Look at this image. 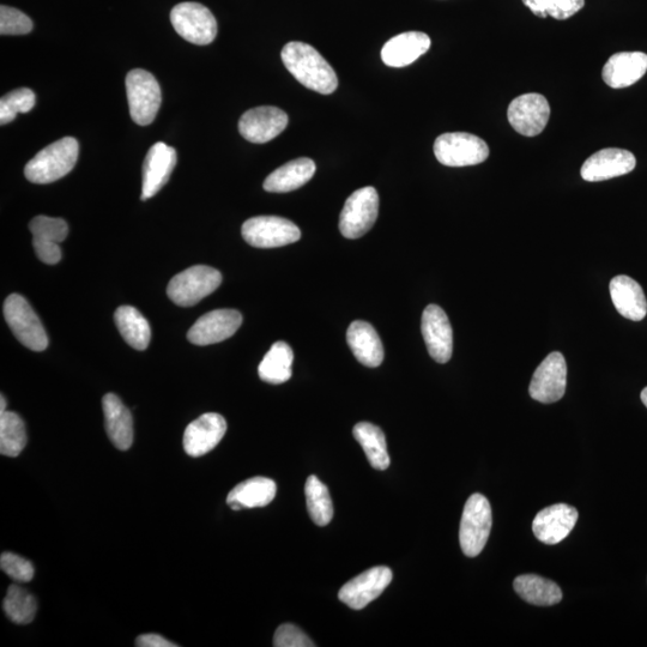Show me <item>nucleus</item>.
<instances>
[{
  "label": "nucleus",
  "mask_w": 647,
  "mask_h": 647,
  "mask_svg": "<svg viewBox=\"0 0 647 647\" xmlns=\"http://www.w3.org/2000/svg\"><path fill=\"white\" fill-rule=\"evenodd\" d=\"M27 445L26 426L20 415L14 411L0 414V453L6 457H17Z\"/></svg>",
  "instance_id": "33"
},
{
  "label": "nucleus",
  "mask_w": 647,
  "mask_h": 647,
  "mask_svg": "<svg viewBox=\"0 0 647 647\" xmlns=\"http://www.w3.org/2000/svg\"><path fill=\"white\" fill-rule=\"evenodd\" d=\"M177 161V151L166 143H156L149 149L143 163L142 201L153 198L168 183Z\"/></svg>",
  "instance_id": "17"
},
{
  "label": "nucleus",
  "mask_w": 647,
  "mask_h": 647,
  "mask_svg": "<svg viewBox=\"0 0 647 647\" xmlns=\"http://www.w3.org/2000/svg\"><path fill=\"white\" fill-rule=\"evenodd\" d=\"M640 397H642V401L647 408V388L642 391V395H640Z\"/></svg>",
  "instance_id": "42"
},
{
  "label": "nucleus",
  "mask_w": 647,
  "mask_h": 647,
  "mask_svg": "<svg viewBox=\"0 0 647 647\" xmlns=\"http://www.w3.org/2000/svg\"><path fill=\"white\" fill-rule=\"evenodd\" d=\"M392 577L389 567H373L344 585L338 597L349 608L364 609L383 594L392 582Z\"/></svg>",
  "instance_id": "13"
},
{
  "label": "nucleus",
  "mask_w": 647,
  "mask_h": 647,
  "mask_svg": "<svg viewBox=\"0 0 647 647\" xmlns=\"http://www.w3.org/2000/svg\"><path fill=\"white\" fill-rule=\"evenodd\" d=\"M276 647H314L316 644L304 632L292 624H284L277 628L274 637Z\"/></svg>",
  "instance_id": "40"
},
{
  "label": "nucleus",
  "mask_w": 647,
  "mask_h": 647,
  "mask_svg": "<svg viewBox=\"0 0 647 647\" xmlns=\"http://www.w3.org/2000/svg\"><path fill=\"white\" fill-rule=\"evenodd\" d=\"M227 432L225 417L216 413L204 414L185 429L184 449L191 457H202L213 451Z\"/></svg>",
  "instance_id": "18"
},
{
  "label": "nucleus",
  "mask_w": 647,
  "mask_h": 647,
  "mask_svg": "<svg viewBox=\"0 0 647 647\" xmlns=\"http://www.w3.org/2000/svg\"><path fill=\"white\" fill-rule=\"evenodd\" d=\"M431 48V38L421 32H407L392 38L383 47V62L391 68L413 64Z\"/></svg>",
  "instance_id": "22"
},
{
  "label": "nucleus",
  "mask_w": 647,
  "mask_h": 647,
  "mask_svg": "<svg viewBox=\"0 0 647 647\" xmlns=\"http://www.w3.org/2000/svg\"><path fill=\"white\" fill-rule=\"evenodd\" d=\"M80 144L76 138L65 137L39 151L24 168V175L33 184L54 183L68 175L76 166Z\"/></svg>",
  "instance_id": "2"
},
{
  "label": "nucleus",
  "mask_w": 647,
  "mask_h": 647,
  "mask_svg": "<svg viewBox=\"0 0 647 647\" xmlns=\"http://www.w3.org/2000/svg\"><path fill=\"white\" fill-rule=\"evenodd\" d=\"M171 22L175 32L191 44L205 46L216 39V18L203 4L186 2L175 5Z\"/></svg>",
  "instance_id": "8"
},
{
  "label": "nucleus",
  "mask_w": 647,
  "mask_h": 647,
  "mask_svg": "<svg viewBox=\"0 0 647 647\" xmlns=\"http://www.w3.org/2000/svg\"><path fill=\"white\" fill-rule=\"evenodd\" d=\"M434 155L447 167L475 166L488 159L489 148L482 138L471 133H444L435 139Z\"/></svg>",
  "instance_id": "5"
},
{
  "label": "nucleus",
  "mask_w": 647,
  "mask_h": 647,
  "mask_svg": "<svg viewBox=\"0 0 647 647\" xmlns=\"http://www.w3.org/2000/svg\"><path fill=\"white\" fill-rule=\"evenodd\" d=\"M293 349L286 342H276L258 367L259 378L269 384H283L292 378Z\"/></svg>",
  "instance_id": "29"
},
{
  "label": "nucleus",
  "mask_w": 647,
  "mask_h": 647,
  "mask_svg": "<svg viewBox=\"0 0 647 647\" xmlns=\"http://www.w3.org/2000/svg\"><path fill=\"white\" fill-rule=\"evenodd\" d=\"M120 335L133 349L145 350L149 347L151 338L150 324L143 314L132 306L119 307L114 313Z\"/></svg>",
  "instance_id": "30"
},
{
  "label": "nucleus",
  "mask_w": 647,
  "mask_h": 647,
  "mask_svg": "<svg viewBox=\"0 0 647 647\" xmlns=\"http://www.w3.org/2000/svg\"><path fill=\"white\" fill-rule=\"evenodd\" d=\"M276 483L266 477H252L241 482L228 494L227 504L233 511L268 506L275 499Z\"/></svg>",
  "instance_id": "26"
},
{
  "label": "nucleus",
  "mask_w": 647,
  "mask_h": 647,
  "mask_svg": "<svg viewBox=\"0 0 647 647\" xmlns=\"http://www.w3.org/2000/svg\"><path fill=\"white\" fill-rule=\"evenodd\" d=\"M138 647H177L159 634H143L136 639Z\"/></svg>",
  "instance_id": "41"
},
{
  "label": "nucleus",
  "mask_w": 647,
  "mask_h": 647,
  "mask_svg": "<svg viewBox=\"0 0 647 647\" xmlns=\"http://www.w3.org/2000/svg\"><path fill=\"white\" fill-rule=\"evenodd\" d=\"M637 160L631 151L607 148L589 157L582 167V178L590 183L621 177L636 168Z\"/></svg>",
  "instance_id": "19"
},
{
  "label": "nucleus",
  "mask_w": 647,
  "mask_h": 647,
  "mask_svg": "<svg viewBox=\"0 0 647 647\" xmlns=\"http://www.w3.org/2000/svg\"><path fill=\"white\" fill-rule=\"evenodd\" d=\"M610 295L622 317L640 322L647 314V300L642 286L633 278L620 275L610 282Z\"/></svg>",
  "instance_id": "23"
},
{
  "label": "nucleus",
  "mask_w": 647,
  "mask_h": 647,
  "mask_svg": "<svg viewBox=\"0 0 647 647\" xmlns=\"http://www.w3.org/2000/svg\"><path fill=\"white\" fill-rule=\"evenodd\" d=\"M347 341L362 365L376 368L383 364L384 348L376 329L370 323L356 320L347 331Z\"/></svg>",
  "instance_id": "24"
},
{
  "label": "nucleus",
  "mask_w": 647,
  "mask_h": 647,
  "mask_svg": "<svg viewBox=\"0 0 647 647\" xmlns=\"http://www.w3.org/2000/svg\"><path fill=\"white\" fill-rule=\"evenodd\" d=\"M33 234V246H57L68 237L69 226L63 219L36 216L29 223Z\"/></svg>",
  "instance_id": "35"
},
{
  "label": "nucleus",
  "mask_w": 647,
  "mask_h": 647,
  "mask_svg": "<svg viewBox=\"0 0 647 647\" xmlns=\"http://www.w3.org/2000/svg\"><path fill=\"white\" fill-rule=\"evenodd\" d=\"M316 163L301 157L277 168L264 181V190L272 193H287L300 189L313 178Z\"/></svg>",
  "instance_id": "27"
},
{
  "label": "nucleus",
  "mask_w": 647,
  "mask_h": 647,
  "mask_svg": "<svg viewBox=\"0 0 647 647\" xmlns=\"http://www.w3.org/2000/svg\"><path fill=\"white\" fill-rule=\"evenodd\" d=\"M4 317L15 337L24 347L44 352L48 337L41 320L20 294H11L4 302Z\"/></svg>",
  "instance_id": "6"
},
{
  "label": "nucleus",
  "mask_w": 647,
  "mask_h": 647,
  "mask_svg": "<svg viewBox=\"0 0 647 647\" xmlns=\"http://www.w3.org/2000/svg\"><path fill=\"white\" fill-rule=\"evenodd\" d=\"M353 434L374 469L386 470L390 467L388 445L382 429L370 422H360L354 427Z\"/></svg>",
  "instance_id": "31"
},
{
  "label": "nucleus",
  "mask_w": 647,
  "mask_h": 647,
  "mask_svg": "<svg viewBox=\"0 0 647 647\" xmlns=\"http://www.w3.org/2000/svg\"><path fill=\"white\" fill-rule=\"evenodd\" d=\"M35 94L32 89L12 90L0 100V124L6 125L17 117L18 113H28L35 106Z\"/></svg>",
  "instance_id": "37"
},
{
  "label": "nucleus",
  "mask_w": 647,
  "mask_h": 647,
  "mask_svg": "<svg viewBox=\"0 0 647 647\" xmlns=\"http://www.w3.org/2000/svg\"><path fill=\"white\" fill-rule=\"evenodd\" d=\"M523 3L538 17L552 16L562 21L582 10L585 0H523Z\"/></svg>",
  "instance_id": "36"
},
{
  "label": "nucleus",
  "mask_w": 647,
  "mask_h": 647,
  "mask_svg": "<svg viewBox=\"0 0 647 647\" xmlns=\"http://www.w3.org/2000/svg\"><path fill=\"white\" fill-rule=\"evenodd\" d=\"M0 567L16 582L28 583L34 578L35 570L32 562L14 553H3Z\"/></svg>",
  "instance_id": "39"
},
{
  "label": "nucleus",
  "mask_w": 647,
  "mask_h": 647,
  "mask_svg": "<svg viewBox=\"0 0 647 647\" xmlns=\"http://www.w3.org/2000/svg\"><path fill=\"white\" fill-rule=\"evenodd\" d=\"M379 196L374 187L355 191L347 199L341 213L340 231L344 238L359 239L371 231L378 219Z\"/></svg>",
  "instance_id": "9"
},
{
  "label": "nucleus",
  "mask_w": 647,
  "mask_h": 647,
  "mask_svg": "<svg viewBox=\"0 0 647 647\" xmlns=\"http://www.w3.org/2000/svg\"><path fill=\"white\" fill-rule=\"evenodd\" d=\"M288 120L287 113L280 108L271 106L252 108L239 120L240 135L251 143H268L286 130Z\"/></svg>",
  "instance_id": "15"
},
{
  "label": "nucleus",
  "mask_w": 647,
  "mask_h": 647,
  "mask_svg": "<svg viewBox=\"0 0 647 647\" xmlns=\"http://www.w3.org/2000/svg\"><path fill=\"white\" fill-rule=\"evenodd\" d=\"M578 516V511L570 505L549 506L537 513L532 523V531L538 541L554 546L571 534Z\"/></svg>",
  "instance_id": "20"
},
{
  "label": "nucleus",
  "mask_w": 647,
  "mask_h": 647,
  "mask_svg": "<svg viewBox=\"0 0 647 647\" xmlns=\"http://www.w3.org/2000/svg\"><path fill=\"white\" fill-rule=\"evenodd\" d=\"M3 609L8 618L17 625L30 624L35 618V598L27 590L17 585H11L3 602Z\"/></svg>",
  "instance_id": "34"
},
{
  "label": "nucleus",
  "mask_w": 647,
  "mask_h": 647,
  "mask_svg": "<svg viewBox=\"0 0 647 647\" xmlns=\"http://www.w3.org/2000/svg\"><path fill=\"white\" fill-rule=\"evenodd\" d=\"M221 282L219 270L207 265H195L172 278L167 294L175 305L191 307L213 294Z\"/></svg>",
  "instance_id": "3"
},
{
  "label": "nucleus",
  "mask_w": 647,
  "mask_h": 647,
  "mask_svg": "<svg viewBox=\"0 0 647 647\" xmlns=\"http://www.w3.org/2000/svg\"><path fill=\"white\" fill-rule=\"evenodd\" d=\"M243 324V316L235 310H216L204 314L193 324L187 338L196 346H210L228 340Z\"/></svg>",
  "instance_id": "16"
},
{
  "label": "nucleus",
  "mask_w": 647,
  "mask_h": 647,
  "mask_svg": "<svg viewBox=\"0 0 647 647\" xmlns=\"http://www.w3.org/2000/svg\"><path fill=\"white\" fill-rule=\"evenodd\" d=\"M108 438L120 451L129 450L133 443V420L130 410L114 393L102 399Z\"/></svg>",
  "instance_id": "25"
},
{
  "label": "nucleus",
  "mask_w": 647,
  "mask_h": 647,
  "mask_svg": "<svg viewBox=\"0 0 647 647\" xmlns=\"http://www.w3.org/2000/svg\"><path fill=\"white\" fill-rule=\"evenodd\" d=\"M493 524L492 507L482 494H473L464 506L459 542L469 558L480 555L486 547Z\"/></svg>",
  "instance_id": "4"
},
{
  "label": "nucleus",
  "mask_w": 647,
  "mask_h": 647,
  "mask_svg": "<svg viewBox=\"0 0 647 647\" xmlns=\"http://www.w3.org/2000/svg\"><path fill=\"white\" fill-rule=\"evenodd\" d=\"M647 54L643 52H620L610 57L602 71L603 81L610 88L622 89L633 86L645 76Z\"/></svg>",
  "instance_id": "21"
},
{
  "label": "nucleus",
  "mask_w": 647,
  "mask_h": 647,
  "mask_svg": "<svg viewBox=\"0 0 647 647\" xmlns=\"http://www.w3.org/2000/svg\"><path fill=\"white\" fill-rule=\"evenodd\" d=\"M306 503L311 519L318 526L330 524L334 518V504L329 489L317 476H310L305 486Z\"/></svg>",
  "instance_id": "32"
},
{
  "label": "nucleus",
  "mask_w": 647,
  "mask_h": 647,
  "mask_svg": "<svg viewBox=\"0 0 647 647\" xmlns=\"http://www.w3.org/2000/svg\"><path fill=\"white\" fill-rule=\"evenodd\" d=\"M567 385V365L560 352L550 353L538 366L530 383V396L535 401L550 404L564 397Z\"/></svg>",
  "instance_id": "11"
},
{
  "label": "nucleus",
  "mask_w": 647,
  "mask_h": 647,
  "mask_svg": "<svg viewBox=\"0 0 647 647\" xmlns=\"http://www.w3.org/2000/svg\"><path fill=\"white\" fill-rule=\"evenodd\" d=\"M421 330L431 358L439 364L449 362L453 352V331L443 308L428 305L422 314Z\"/></svg>",
  "instance_id": "14"
},
{
  "label": "nucleus",
  "mask_w": 647,
  "mask_h": 647,
  "mask_svg": "<svg viewBox=\"0 0 647 647\" xmlns=\"http://www.w3.org/2000/svg\"><path fill=\"white\" fill-rule=\"evenodd\" d=\"M126 94L133 122L147 126L159 113L162 95L159 82L150 72L136 69L126 76Z\"/></svg>",
  "instance_id": "7"
},
{
  "label": "nucleus",
  "mask_w": 647,
  "mask_h": 647,
  "mask_svg": "<svg viewBox=\"0 0 647 647\" xmlns=\"http://www.w3.org/2000/svg\"><path fill=\"white\" fill-rule=\"evenodd\" d=\"M507 117L512 128L520 135L535 137L546 129L550 106L541 94H524L511 102Z\"/></svg>",
  "instance_id": "12"
},
{
  "label": "nucleus",
  "mask_w": 647,
  "mask_h": 647,
  "mask_svg": "<svg viewBox=\"0 0 647 647\" xmlns=\"http://www.w3.org/2000/svg\"><path fill=\"white\" fill-rule=\"evenodd\" d=\"M33 21L22 11L10 6H0V34L26 35L32 32Z\"/></svg>",
  "instance_id": "38"
},
{
  "label": "nucleus",
  "mask_w": 647,
  "mask_h": 647,
  "mask_svg": "<svg viewBox=\"0 0 647 647\" xmlns=\"http://www.w3.org/2000/svg\"><path fill=\"white\" fill-rule=\"evenodd\" d=\"M513 588L524 601L538 607L554 606L562 600L559 585L536 574L519 576L513 583Z\"/></svg>",
  "instance_id": "28"
},
{
  "label": "nucleus",
  "mask_w": 647,
  "mask_h": 647,
  "mask_svg": "<svg viewBox=\"0 0 647 647\" xmlns=\"http://www.w3.org/2000/svg\"><path fill=\"white\" fill-rule=\"evenodd\" d=\"M281 57L284 66L302 86L323 95L335 92L338 78L332 66L316 48L293 41L284 46Z\"/></svg>",
  "instance_id": "1"
},
{
  "label": "nucleus",
  "mask_w": 647,
  "mask_h": 647,
  "mask_svg": "<svg viewBox=\"0 0 647 647\" xmlns=\"http://www.w3.org/2000/svg\"><path fill=\"white\" fill-rule=\"evenodd\" d=\"M241 233L246 243L257 249H275L294 244L301 238L298 226L278 216L252 217L244 223Z\"/></svg>",
  "instance_id": "10"
}]
</instances>
